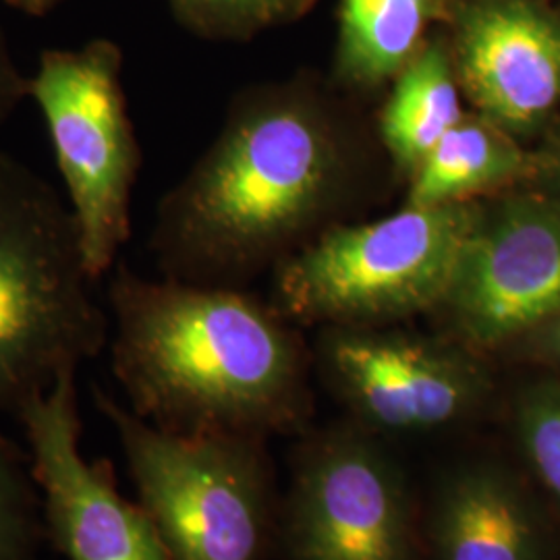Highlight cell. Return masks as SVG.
Segmentation results:
<instances>
[{
    "instance_id": "6da1fadb",
    "label": "cell",
    "mask_w": 560,
    "mask_h": 560,
    "mask_svg": "<svg viewBox=\"0 0 560 560\" xmlns=\"http://www.w3.org/2000/svg\"><path fill=\"white\" fill-rule=\"evenodd\" d=\"M110 361L131 411L175 434L270 441L312 420L307 355L277 307L235 287L148 280L117 264Z\"/></svg>"
},
{
    "instance_id": "7a4b0ae2",
    "label": "cell",
    "mask_w": 560,
    "mask_h": 560,
    "mask_svg": "<svg viewBox=\"0 0 560 560\" xmlns=\"http://www.w3.org/2000/svg\"><path fill=\"white\" fill-rule=\"evenodd\" d=\"M342 175L339 138L316 104L245 94L159 208L152 247L166 279L237 289L318 219Z\"/></svg>"
},
{
    "instance_id": "3957f363",
    "label": "cell",
    "mask_w": 560,
    "mask_h": 560,
    "mask_svg": "<svg viewBox=\"0 0 560 560\" xmlns=\"http://www.w3.org/2000/svg\"><path fill=\"white\" fill-rule=\"evenodd\" d=\"M78 222L57 189L0 152V416H20L110 340Z\"/></svg>"
},
{
    "instance_id": "277c9868",
    "label": "cell",
    "mask_w": 560,
    "mask_h": 560,
    "mask_svg": "<svg viewBox=\"0 0 560 560\" xmlns=\"http://www.w3.org/2000/svg\"><path fill=\"white\" fill-rule=\"evenodd\" d=\"M92 397L117 430L140 504L171 560L277 555L280 494L266 439L164 432L101 386Z\"/></svg>"
},
{
    "instance_id": "5b68a950",
    "label": "cell",
    "mask_w": 560,
    "mask_h": 560,
    "mask_svg": "<svg viewBox=\"0 0 560 560\" xmlns=\"http://www.w3.org/2000/svg\"><path fill=\"white\" fill-rule=\"evenodd\" d=\"M480 200L405 206L326 233L277 277L280 314L322 326H386L434 314L481 214Z\"/></svg>"
},
{
    "instance_id": "8992f818",
    "label": "cell",
    "mask_w": 560,
    "mask_h": 560,
    "mask_svg": "<svg viewBox=\"0 0 560 560\" xmlns=\"http://www.w3.org/2000/svg\"><path fill=\"white\" fill-rule=\"evenodd\" d=\"M80 231L88 272L110 275L131 237V200L141 150L122 88V50L94 38L42 50L30 78Z\"/></svg>"
},
{
    "instance_id": "52a82bcc",
    "label": "cell",
    "mask_w": 560,
    "mask_h": 560,
    "mask_svg": "<svg viewBox=\"0 0 560 560\" xmlns=\"http://www.w3.org/2000/svg\"><path fill=\"white\" fill-rule=\"evenodd\" d=\"M280 560H423L421 499L388 442L349 420L305 430L280 497Z\"/></svg>"
},
{
    "instance_id": "ba28073f",
    "label": "cell",
    "mask_w": 560,
    "mask_h": 560,
    "mask_svg": "<svg viewBox=\"0 0 560 560\" xmlns=\"http://www.w3.org/2000/svg\"><path fill=\"white\" fill-rule=\"evenodd\" d=\"M316 355L345 420L386 442L465 432L494 397L488 358L441 332L324 326Z\"/></svg>"
},
{
    "instance_id": "9c48e42d",
    "label": "cell",
    "mask_w": 560,
    "mask_h": 560,
    "mask_svg": "<svg viewBox=\"0 0 560 560\" xmlns=\"http://www.w3.org/2000/svg\"><path fill=\"white\" fill-rule=\"evenodd\" d=\"M434 316L436 332L488 360L560 316V198L483 203Z\"/></svg>"
},
{
    "instance_id": "30bf717a",
    "label": "cell",
    "mask_w": 560,
    "mask_h": 560,
    "mask_svg": "<svg viewBox=\"0 0 560 560\" xmlns=\"http://www.w3.org/2000/svg\"><path fill=\"white\" fill-rule=\"evenodd\" d=\"M75 376L65 372L18 416L40 488L46 540L67 560H171L148 511L120 494L110 463L81 455Z\"/></svg>"
},
{
    "instance_id": "8fae6325",
    "label": "cell",
    "mask_w": 560,
    "mask_h": 560,
    "mask_svg": "<svg viewBox=\"0 0 560 560\" xmlns=\"http://www.w3.org/2000/svg\"><path fill=\"white\" fill-rule=\"evenodd\" d=\"M451 57L476 113L515 138L560 106V15L538 0H467Z\"/></svg>"
},
{
    "instance_id": "7c38bea8",
    "label": "cell",
    "mask_w": 560,
    "mask_h": 560,
    "mask_svg": "<svg viewBox=\"0 0 560 560\" xmlns=\"http://www.w3.org/2000/svg\"><path fill=\"white\" fill-rule=\"evenodd\" d=\"M423 560H548L540 504L501 459L467 453L421 499Z\"/></svg>"
},
{
    "instance_id": "4fadbf2b",
    "label": "cell",
    "mask_w": 560,
    "mask_h": 560,
    "mask_svg": "<svg viewBox=\"0 0 560 560\" xmlns=\"http://www.w3.org/2000/svg\"><path fill=\"white\" fill-rule=\"evenodd\" d=\"M538 171L540 162L521 148L515 136L478 113L463 115L409 177L405 206L480 200Z\"/></svg>"
},
{
    "instance_id": "5bb4252c",
    "label": "cell",
    "mask_w": 560,
    "mask_h": 560,
    "mask_svg": "<svg viewBox=\"0 0 560 560\" xmlns=\"http://www.w3.org/2000/svg\"><path fill=\"white\" fill-rule=\"evenodd\" d=\"M459 92L451 50L441 42L425 44L395 78L381 115V136L402 175L411 177L463 119Z\"/></svg>"
},
{
    "instance_id": "9a60e30c",
    "label": "cell",
    "mask_w": 560,
    "mask_h": 560,
    "mask_svg": "<svg viewBox=\"0 0 560 560\" xmlns=\"http://www.w3.org/2000/svg\"><path fill=\"white\" fill-rule=\"evenodd\" d=\"M436 7L439 0H340V78L360 88L395 80L425 46Z\"/></svg>"
},
{
    "instance_id": "2e32d148",
    "label": "cell",
    "mask_w": 560,
    "mask_h": 560,
    "mask_svg": "<svg viewBox=\"0 0 560 560\" xmlns=\"http://www.w3.org/2000/svg\"><path fill=\"white\" fill-rule=\"evenodd\" d=\"M46 540L32 459L0 434V560H38Z\"/></svg>"
},
{
    "instance_id": "e0dca14e",
    "label": "cell",
    "mask_w": 560,
    "mask_h": 560,
    "mask_svg": "<svg viewBox=\"0 0 560 560\" xmlns=\"http://www.w3.org/2000/svg\"><path fill=\"white\" fill-rule=\"evenodd\" d=\"M513 436L529 476L560 513V381L521 393L513 405Z\"/></svg>"
},
{
    "instance_id": "ac0fdd59",
    "label": "cell",
    "mask_w": 560,
    "mask_h": 560,
    "mask_svg": "<svg viewBox=\"0 0 560 560\" xmlns=\"http://www.w3.org/2000/svg\"><path fill=\"white\" fill-rule=\"evenodd\" d=\"M175 18L210 40H247L270 25L295 20L312 0H166Z\"/></svg>"
},
{
    "instance_id": "d6986e66",
    "label": "cell",
    "mask_w": 560,
    "mask_h": 560,
    "mask_svg": "<svg viewBox=\"0 0 560 560\" xmlns=\"http://www.w3.org/2000/svg\"><path fill=\"white\" fill-rule=\"evenodd\" d=\"M25 98H30V78L21 71L0 32V125L18 113Z\"/></svg>"
},
{
    "instance_id": "ffe728a7",
    "label": "cell",
    "mask_w": 560,
    "mask_h": 560,
    "mask_svg": "<svg viewBox=\"0 0 560 560\" xmlns=\"http://www.w3.org/2000/svg\"><path fill=\"white\" fill-rule=\"evenodd\" d=\"M511 349H521L532 360L544 361L560 368V316L541 324L540 328L523 337Z\"/></svg>"
},
{
    "instance_id": "44dd1931",
    "label": "cell",
    "mask_w": 560,
    "mask_h": 560,
    "mask_svg": "<svg viewBox=\"0 0 560 560\" xmlns=\"http://www.w3.org/2000/svg\"><path fill=\"white\" fill-rule=\"evenodd\" d=\"M4 2H7L9 7L18 9L21 13H25V15L40 18V15L50 13V11L59 4L60 0H4Z\"/></svg>"
},
{
    "instance_id": "7402d4cb",
    "label": "cell",
    "mask_w": 560,
    "mask_h": 560,
    "mask_svg": "<svg viewBox=\"0 0 560 560\" xmlns=\"http://www.w3.org/2000/svg\"><path fill=\"white\" fill-rule=\"evenodd\" d=\"M546 168H548V173H550V177L555 180V185L559 187L560 191V140L557 141V145H555V150L548 154V159H546ZM560 198V196H559Z\"/></svg>"
}]
</instances>
